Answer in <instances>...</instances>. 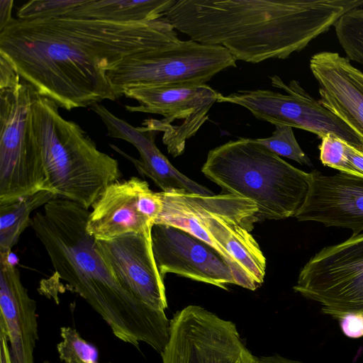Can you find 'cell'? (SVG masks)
Here are the masks:
<instances>
[{"label":"cell","instance_id":"cell-1","mask_svg":"<svg viewBox=\"0 0 363 363\" xmlns=\"http://www.w3.org/2000/svg\"><path fill=\"white\" fill-rule=\"evenodd\" d=\"M179 40L162 18L129 23L16 18L0 31V56L33 91L70 111L116 100L111 69L130 55Z\"/></svg>","mask_w":363,"mask_h":363},{"label":"cell","instance_id":"cell-2","mask_svg":"<svg viewBox=\"0 0 363 363\" xmlns=\"http://www.w3.org/2000/svg\"><path fill=\"white\" fill-rule=\"evenodd\" d=\"M363 0H175L162 18L195 42L236 60L286 59Z\"/></svg>","mask_w":363,"mask_h":363},{"label":"cell","instance_id":"cell-3","mask_svg":"<svg viewBox=\"0 0 363 363\" xmlns=\"http://www.w3.org/2000/svg\"><path fill=\"white\" fill-rule=\"evenodd\" d=\"M43 207L32 217L30 226L55 277L84 299L118 339L136 347L143 342L161 354L169 339L170 320L116 279L86 230L89 209L63 199Z\"/></svg>","mask_w":363,"mask_h":363},{"label":"cell","instance_id":"cell-4","mask_svg":"<svg viewBox=\"0 0 363 363\" xmlns=\"http://www.w3.org/2000/svg\"><path fill=\"white\" fill-rule=\"evenodd\" d=\"M160 193L162 208L155 224L179 228L210 245L230 267L236 285L255 291L262 284L266 259L251 234L259 222L255 202L224 193Z\"/></svg>","mask_w":363,"mask_h":363},{"label":"cell","instance_id":"cell-5","mask_svg":"<svg viewBox=\"0 0 363 363\" xmlns=\"http://www.w3.org/2000/svg\"><path fill=\"white\" fill-rule=\"evenodd\" d=\"M59 108L31 89L28 128L41 154L43 190L89 209L121 178L119 163L99 150L78 123L64 118Z\"/></svg>","mask_w":363,"mask_h":363},{"label":"cell","instance_id":"cell-6","mask_svg":"<svg viewBox=\"0 0 363 363\" xmlns=\"http://www.w3.org/2000/svg\"><path fill=\"white\" fill-rule=\"evenodd\" d=\"M202 173L222 189L257 204L259 222L295 217L310 173L290 164L256 139L230 140L211 150Z\"/></svg>","mask_w":363,"mask_h":363},{"label":"cell","instance_id":"cell-7","mask_svg":"<svg viewBox=\"0 0 363 363\" xmlns=\"http://www.w3.org/2000/svg\"><path fill=\"white\" fill-rule=\"evenodd\" d=\"M236 61L223 47L179 40L128 56L108 79L118 99L133 88L206 84Z\"/></svg>","mask_w":363,"mask_h":363},{"label":"cell","instance_id":"cell-8","mask_svg":"<svg viewBox=\"0 0 363 363\" xmlns=\"http://www.w3.org/2000/svg\"><path fill=\"white\" fill-rule=\"evenodd\" d=\"M30 102L23 80L0 89V206L44 189L40 151L28 128Z\"/></svg>","mask_w":363,"mask_h":363},{"label":"cell","instance_id":"cell-9","mask_svg":"<svg viewBox=\"0 0 363 363\" xmlns=\"http://www.w3.org/2000/svg\"><path fill=\"white\" fill-rule=\"evenodd\" d=\"M294 290L337 320L347 315L363 318V233L315 253L301 269Z\"/></svg>","mask_w":363,"mask_h":363},{"label":"cell","instance_id":"cell-10","mask_svg":"<svg viewBox=\"0 0 363 363\" xmlns=\"http://www.w3.org/2000/svg\"><path fill=\"white\" fill-rule=\"evenodd\" d=\"M269 79L272 86L284 93L240 90L226 96L220 94L218 102L240 106L258 120L300 128L320 138L328 133L335 134L363 152V145L354 132L313 98L299 82L292 79L286 84L277 75Z\"/></svg>","mask_w":363,"mask_h":363},{"label":"cell","instance_id":"cell-11","mask_svg":"<svg viewBox=\"0 0 363 363\" xmlns=\"http://www.w3.org/2000/svg\"><path fill=\"white\" fill-rule=\"evenodd\" d=\"M161 356L162 363H257L233 322L196 305L173 315Z\"/></svg>","mask_w":363,"mask_h":363},{"label":"cell","instance_id":"cell-12","mask_svg":"<svg viewBox=\"0 0 363 363\" xmlns=\"http://www.w3.org/2000/svg\"><path fill=\"white\" fill-rule=\"evenodd\" d=\"M220 94L206 84H192L133 88L125 90L123 96L138 102L137 106L125 105L128 111L163 116L161 120L145 119L142 125L162 132L167 152L176 157L183 154L186 140L208 119Z\"/></svg>","mask_w":363,"mask_h":363},{"label":"cell","instance_id":"cell-13","mask_svg":"<svg viewBox=\"0 0 363 363\" xmlns=\"http://www.w3.org/2000/svg\"><path fill=\"white\" fill-rule=\"evenodd\" d=\"M86 230L96 240L129 233H151L162 208L160 192L136 177L108 186L91 206Z\"/></svg>","mask_w":363,"mask_h":363},{"label":"cell","instance_id":"cell-14","mask_svg":"<svg viewBox=\"0 0 363 363\" xmlns=\"http://www.w3.org/2000/svg\"><path fill=\"white\" fill-rule=\"evenodd\" d=\"M157 267L164 279L173 273L228 290L236 284L233 273L221 256L210 245L173 226L155 224L151 232Z\"/></svg>","mask_w":363,"mask_h":363},{"label":"cell","instance_id":"cell-15","mask_svg":"<svg viewBox=\"0 0 363 363\" xmlns=\"http://www.w3.org/2000/svg\"><path fill=\"white\" fill-rule=\"evenodd\" d=\"M96 246L127 291L157 311L167 308L164 279L153 255L151 233H129L108 240H96Z\"/></svg>","mask_w":363,"mask_h":363},{"label":"cell","instance_id":"cell-16","mask_svg":"<svg viewBox=\"0 0 363 363\" xmlns=\"http://www.w3.org/2000/svg\"><path fill=\"white\" fill-rule=\"evenodd\" d=\"M309 173L308 191L295 218L359 234L363 230V177L342 172L326 175L316 169Z\"/></svg>","mask_w":363,"mask_h":363},{"label":"cell","instance_id":"cell-17","mask_svg":"<svg viewBox=\"0 0 363 363\" xmlns=\"http://www.w3.org/2000/svg\"><path fill=\"white\" fill-rule=\"evenodd\" d=\"M104 123L110 138L123 140L132 144L138 151L135 159L117 146L110 147L128 160L143 177L150 179L162 191L184 189L190 193L213 195V192L178 171L161 152L155 144L158 132L143 125L134 127L117 117L100 103L89 107Z\"/></svg>","mask_w":363,"mask_h":363},{"label":"cell","instance_id":"cell-18","mask_svg":"<svg viewBox=\"0 0 363 363\" xmlns=\"http://www.w3.org/2000/svg\"><path fill=\"white\" fill-rule=\"evenodd\" d=\"M309 65L319 85V103L348 125L363 145V72L347 57L331 51L314 54Z\"/></svg>","mask_w":363,"mask_h":363},{"label":"cell","instance_id":"cell-19","mask_svg":"<svg viewBox=\"0 0 363 363\" xmlns=\"http://www.w3.org/2000/svg\"><path fill=\"white\" fill-rule=\"evenodd\" d=\"M36 302L10 256L0 255V325L6 332L12 363H34L38 340Z\"/></svg>","mask_w":363,"mask_h":363},{"label":"cell","instance_id":"cell-20","mask_svg":"<svg viewBox=\"0 0 363 363\" xmlns=\"http://www.w3.org/2000/svg\"><path fill=\"white\" fill-rule=\"evenodd\" d=\"M175 0H79L63 17L114 23H140L158 20Z\"/></svg>","mask_w":363,"mask_h":363},{"label":"cell","instance_id":"cell-21","mask_svg":"<svg viewBox=\"0 0 363 363\" xmlns=\"http://www.w3.org/2000/svg\"><path fill=\"white\" fill-rule=\"evenodd\" d=\"M54 199L51 192L41 190L0 206V255L11 256L21 233L31 224V213Z\"/></svg>","mask_w":363,"mask_h":363},{"label":"cell","instance_id":"cell-22","mask_svg":"<svg viewBox=\"0 0 363 363\" xmlns=\"http://www.w3.org/2000/svg\"><path fill=\"white\" fill-rule=\"evenodd\" d=\"M333 27L346 57L363 65V9L355 8L346 12Z\"/></svg>","mask_w":363,"mask_h":363},{"label":"cell","instance_id":"cell-23","mask_svg":"<svg viewBox=\"0 0 363 363\" xmlns=\"http://www.w3.org/2000/svg\"><path fill=\"white\" fill-rule=\"evenodd\" d=\"M62 340L57 345L60 359L65 363L98 362L99 351L69 326L60 328Z\"/></svg>","mask_w":363,"mask_h":363},{"label":"cell","instance_id":"cell-24","mask_svg":"<svg viewBox=\"0 0 363 363\" xmlns=\"http://www.w3.org/2000/svg\"><path fill=\"white\" fill-rule=\"evenodd\" d=\"M256 140L278 156L285 157L300 164L313 167L310 158L298 145L291 126L275 125L270 137Z\"/></svg>","mask_w":363,"mask_h":363},{"label":"cell","instance_id":"cell-25","mask_svg":"<svg viewBox=\"0 0 363 363\" xmlns=\"http://www.w3.org/2000/svg\"><path fill=\"white\" fill-rule=\"evenodd\" d=\"M318 147L320 160L324 166L339 170L347 174L363 176L353 167L347 154V143L333 133H328L321 138Z\"/></svg>","mask_w":363,"mask_h":363},{"label":"cell","instance_id":"cell-26","mask_svg":"<svg viewBox=\"0 0 363 363\" xmlns=\"http://www.w3.org/2000/svg\"><path fill=\"white\" fill-rule=\"evenodd\" d=\"M79 0H32L21 5L17 18L32 20L63 17Z\"/></svg>","mask_w":363,"mask_h":363},{"label":"cell","instance_id":"cell-27","mask_svg":"<svg viewBox=\"0 0 363 363\" xmlns=\"http://www.w3.org/2000/svg\"><path fill=\"white\" fill-rule=\"evenodd\" d=\"M340 328L348 337H363V318L357 315H347L338 320Z\"/></svg>","mask_w":363,"mask_h":363},{"label":"cell","instance_id":"cell-28","mask_svg":"<svg viewBox=\"0 0 363 363\" xmlns=\"http://www.w3.org/2000/svg\"><path fill=\"white\" fill-rule=\"evenodd\" d=\"M21 81L12 65L0 56V89L7 88Z\"/></svg>","mask_w":363,"mask_h":363},{"label":"cell","instance_id":"cell-29","mask_svg":"<svg viewBox=\"0 0 363 363\" xmlns=\"http://www.w3.org/2000/svg\"><path fill=\"white\" fill-rule=\"evenodd\" d=\"M13 6V0H0V31L14 19L11 15Z\"/></svg>","mask_w":363,"mask_h":363},{"label":"cell","instance_id":"cell-30","mask_svg":"<svg viewBox=\"0 0 363 363\" xmlns=\"http://www.w3.org/2000/svg\"><path fill=\"white\" fill-rule=\"evenodd\" d=\"M347 154L353 167L363 176V152L347 143Z\"/></svg>","mask_w":363,"mask_h":363},{"label":"cell","instance_id":"cell-31","mask_svg":"<svg viewBox=\"0 0 363 363\" xmlns=\"http://www.w3.org/2000/svg\"><path fill=\"white\" fill-rule=\"evenodd\" d=\"M0 363H12L7 334L1 325H0Z\"/></svg>","mask_w":363,"mask_h":363},{"label":"cell","instance_id":"cell-32","mask_svg":"<svg viewBox=\"0 0 363 363\" xmlns=\"http://www.w3.org/2000/svg\"><path fill=\"white\" fill-rule=\"evenodd\" d=\"M257 363H302L301 362L291 359L278 354L270 356L257 357Z\"/></svg>","mask_w":363,"mask_h":363},{"label":"cell","instance_id":"cell-33","mask_svg":"<svg viewBox=\"0 0 363 363\" xmlns=\"http://www.w3.org/2000/svg\"><path fill=\"white\" fill-rule=\"evenodd\" d=\"M43 363H54V362H49V361H48V360H45V361H44Z\"/></svg>","mask_w":363,"mask_h":363},{"label":"cell","instance_id":"cell-34","mask_svg":"<svg viewBox=\"0 0 363 363\" xmlns=\"http://www.w3.org/2000/svg\"><path fill=\"white\" fill-rule=\"evenodd\" d=\"M96 363H98V362H96Z\"/></svg>","mask_w":363,"mask_h":363}]
</instances>
